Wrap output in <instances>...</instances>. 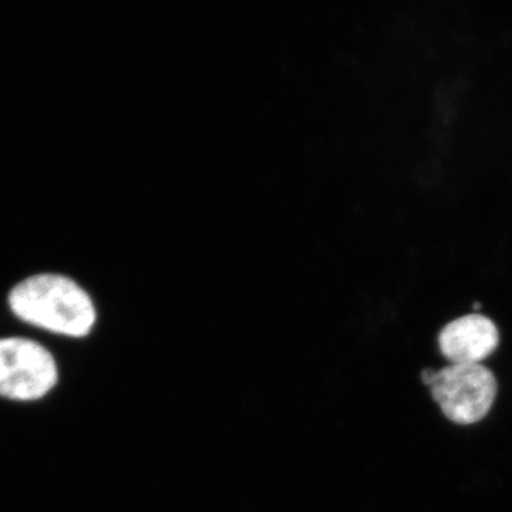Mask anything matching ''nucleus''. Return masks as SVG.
Listing matches in <instances>:
<instances>
[{"mask_svg":"<svg viewBox=\"0 0 512 512\" xmlns=\"http://www.w3.org/2000/svg\"><path fill=\"white\" fill-rule=\"evenodd\" d=\"M9 306L23 322L70 338L89 335L97 318L89 293L57 274L23 279L10 291Z\"/></svg>","mask_w":512,"mask_h":512,"instance_id":"obj_1","label":"nucleus"},{"mask_svg":"<svg viewBox=\"0 0 512 512\" xmlns=\"http://www.w3.org/2000/svg\"><path fill=\"white\" fill-rule=\"evenodd\" d=\"M421 380L430 387L444 416L457 424L483 420L497 397V380L483 365H448L437 372L426 369Z\"/></svg>","mask_w":512,"mask_h":512,"instance_id":"obj_2","label":"nucleus"},{"mask_svg":"<svg viewBox=\"0 0 512 512\" xmlns=\"http://www.w3.org/2000/svg\"><path fill=\"white\" fill-rule=\"evenodd\" d=\"M56 360L49 350L33 340L0 339V397L37 400L56 386Z\"/></svg>","mask_w":512,"mask_h":512,"instance_id":"obj_3","label":"nucleus"},{"mask_svg":"<svg viewBox=\"0 0 512 512\" xmlns=\"http://www.w3.org/2000/svg\"><path fill=\"white\" fill-rule=\"evenodd\" d=\"M500 333L493 320L483 315H467L453 320L441 330V353L451 365H480L493 355Z\"/></svg>","mask_w":512,"mask_h":512,"instance_id":"obj_4","label":"nucleus"}]
</instances>
